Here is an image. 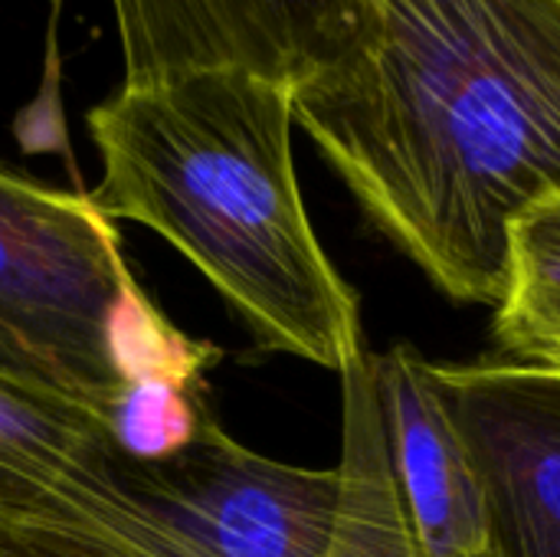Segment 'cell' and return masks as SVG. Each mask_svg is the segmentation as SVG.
I'll list each match as a JSON object with an SVG mask.
<instances>
[{
  "label": "cell",
  "mask_w": 560,
  "mask_h": 557,
  "mask_svg": "<svg viewBox=\"0 0 560 557\" xmlns=\"http://www.w3.org/2000/svg\"><path fill=\"white\" fill-rule=\"evenodd\" d=\"M292 112L440 292L495 309L515 220L560 197V0H358Z\"/></svg>",
  "instance_id": "6da1fadb"
},
{
  "label": "cell",
  "mask_w": 560,
  "mask_h": 557,
  "mask_svg": "<svg viewBox=\"0 0 560 557\" xmlns=\"http://www.w3.org/2000/svg\"><path fill=\"white\" fill-rule=\"evenodd\" d=\"M85 125L102 161L92 200L171 243L259 351L335 374L368 351L361 299L302 200L289 79L203 66L121 82Z\"/></svg>",
  "instance_id": "7a4b0ae2"
},
{
  "label": "cell",
  "mask_w": 560,
  "mask_h": 557,
  "mask_svg": "<svg viewBox=\"0 0 560 557\" xmlns=\"http://www.w3.org/2000/svg\"><path fill=\"white\" fill-rule=\"evenodd\" d=\"M135 286L121 233L92 194L0 167V384L112 427L125 394L115 318Z\"/></svg>",
  "instance_id": "3957f363"
},
{
  "label": "cell",
  "mask_w": 560,
  "mask_h": 557,
  "mask_svg": "<svg viewBox=\"0 0 560 557\" xmlns=\"http://www.w3.org/2000/svg\"><path fill=\"white\" fill-rule=\"evenodd\" d=\"M486 506L476 557H560V371L433 364Z\"/></svg>",
  "instance_id": "277c9868"
},
{
  "label": "cell",
  "mask_w": 560,
  "mask_h": 557,
  "mask_svg": "<svg viewBox=\"0 0 560 557\" xmlns=\"http://www.w3.org/2000/svg\"><path fill=\"white\" fill-rule=\"evenodd\" d=\"M0 473L154 557H203L154 466L131 460L112 427L66 401L0 384Z\"/></svg>",
  "instance_id": "5b68a950"
},
{
  "label": "cell",
  "mask_w": 560,
  "mask_h": 557,
  "mask_svg": "<svg viewBox=\"0 0 560 557\" xmlns=\"http://www.w3.org/2000/svg\"><path fill=\"white\" fill-rule=\"evenodd\" d=\"M171 509L203 557H328L338 469H302L236 443L210 414L194 443L158 463Z\"/></svg>",
  "instance_id": "8992f818"
},
{
  "label": "cell",
  "mask_w": 560,
  "mask_h": 557,
  "mask_svg": "<svg viewBox=\"0 0 560 557\" xmlns=\"http://www.w3.org/2000/svg\"><path fill=\"white\" fill-rule=\"evenodd\" d=\"M358 0H112L125 82L246 66L295 82L345 36Z\"/></svg>",
  "instance_id": "52a82bcc"
},
{
  "label": "cell",
  "mask_w": 560,
  "mask_h": 557,
  "mask_svg": "<svg viewBox=\"0 0 560 557\" xmlns=\"http://www.w3.org/2000/svg\"><path fill=\"white\" fill-rule=\"evenodd\" d=\"M390 469L423 557H476L486 506L469 450L440 397L433 364L410 345L374 355Z\"/></svg>",
  "instance_id": "ba28073f"
},
{
  "label": "cell",
  "mask_w": 560,
  "mask_h": 557,
  "mask_svg": "<svg viewBox=\"0 0 560 557\" xmlns=\"http://www.w3.org/2000/svg\"><path fill=\"white\" fill-rule=\"evenodd\" d=\"M338 378L341 463L335 469L341 489L328 557H423L390 469L371 351Z\"/></svg>",
  "instance_id": "9c48e42d"
},
{
  "label": "cell",
  "mask_w": 560,
  "mask_h": 557,
  "mask_svg": "<svg viewBox=\"0 0 560 557\" xmlns=\"http://www.w3.org/2000/svg\"><path fill=\"white\" fill-rule=\"evenodd\" d=\"M492 338L495 361L560 371V197L525 210L509 233Z\"/></svg>",
  "instance_id": "30bf717a"
},
{
  "label": "cell",
  "mask_w": 560,
  "mask_h": 557,
  "mask_svg": "<svg viewBox=\"0 0 560 557\" xmlns=\"http://www.w3.org/2000/svg\"><path fill=\"white\" fill-rule=\"evenodd\" d=\"M0 557H154L0 473Z\"/></svg>",
  "instance_id": "8fae6325"
},
{
  "label": "cell",
  "mask_w": 560,
  "mask_h": 557,
  "mask_svg": "<svg viewBox=\"0 0 560 557\" xmlns=\"http://www.w3.org/2000/svg\"><path fill=\"white\" fill-rule=\"evenodd\" d=\"M207 394L171 381H141L125 387L112 410V433L138 463H167L184 453L207 420Z\"/></svg>",
  "instance_id": "7c38bea8"
}]
</instances>
